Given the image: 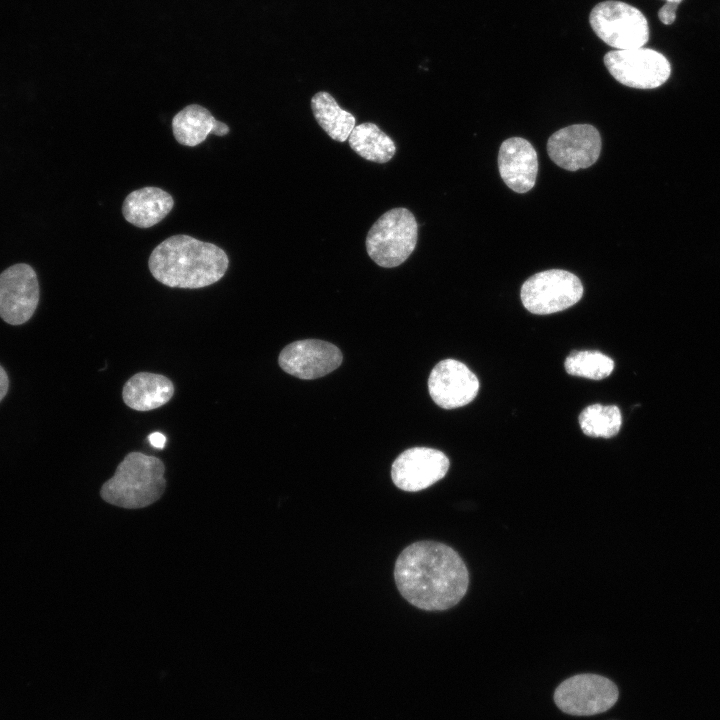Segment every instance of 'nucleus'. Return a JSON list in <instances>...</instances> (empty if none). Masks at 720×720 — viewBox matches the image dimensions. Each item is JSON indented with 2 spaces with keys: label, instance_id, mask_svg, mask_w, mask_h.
I'll return each instance as SVG.
<instances>
[{
  "label": "nucleus",
  "instance_id": "9",
  "mask_svg": "<svg viewBox=\"0 0 720 720\" xmlns=\"http://www.w3.org/2000/svg\"><path fill=\"white\" fill-rule=\"evenodd\" d=\"M39 303V283L34 269L14 264L0 274V318L10 325L26 323Z\"/></svg>",
  "mask_w": 720,
  "mask_h": 720
},
{
  "label": "nucleus",
  "instance_id": "13",
  "mask_svg": "<svg viewBox=\"0 0 720 720\" xmlns=\"http://www.w3.org/2000/svg\"><path fill=\"white\" fill-rule=\"evenodd\" d=\"M479 380L462 362L455 359L440 361L431 371L428 390L432 400L441 408L454 409L469 404L479 391Z\"/></svg>",
  "mask_w": 720,
  "mask_h": 720
},
{
  "label": "nucleus",
  "instance_id": "24",
  "mask_svg": "<svg viewBox=\"0 0 720 720\" xmlns=\"http://www.w3.org/2000/svg\"><path fill=\"white\" fill-rule=\"evenodd\" d=\"M150 444L157 448L163 449L166 444V437L160 432H153L148 436Z\"/></svg>",
  "mask_w": 720,
  "mask_h": 720
},
{
  "label": "nucleus",
  "instance_id": "3",
  "mask_svg": "<svg viewBox=\"0 0 720 720\" xmlns=\"http://www.w3.org/2000/svg\"><path fill=\"white\" fill-rule=\"evenodd\" d=\"M165 466L155 457L141 452L127 454L114 475L101 488L106 502L127 509L147 507L164 493Z\"/></svg>",
  "mask_w": 720,
  "mask_h": 720
},
{
  "label": "nucleus",
  "instance_id": "11",
  "mask_svg": "<svg viewBox=\"0 0 720 720\" xmlns=\"http://www.w3.org/2000/svg\"><path fill=\"white\" fill-rule=\"evenodd\" d=\"M449 469V459L440 450L413 447L403 451L392 463L391 478L401 490L417 492L441 480Z\"/></svg>",
  "mask_w": 720,
  "mask_h": 720
},
{
  "label": "nucleus",
  "instance_id": "21",
  "mask_svg": "<svg viewBox=\"0 0 720 720\" xmlns=\"http://www.w3.org/2000/svg\"><path fill=\"white\" fill-rule=\"evenodd\" d=\"M568 374L601 380L608 377L614 369V361L599 351H574L565 360Z\"/></svg>",
  "mask_w": 720,
  "mask_h": 720
},
{
  "label": "nucleus",
  "instance_id": "1",
  "mask_svg": "<svg viewBox=\"0 0 720 720\" xmlns=\"http://www.w3.org/2000/svg\"><path fill=\"white\" fill-rule=\"evenodd\" d=\"M394 579L400 594L410 604L427 611L455 606L469 585V573L460 555L435 541L407 546L395 562Z\"/></svg>",
  "mask_w": 720,
  "mask_h": 720
},
{
  "label": "nucleus",
  "instance_id": "15",
  "mask_svg": "<svg viewBox=\"0 0 720 720\" xmlns=\"http://www.w3.org/2000/svg\"><path fill=\"white\" fill-rule=\"evenodd\" d=\"M174 205L172 196L158 187H144L132 191L122 205L124 218L139 228H149L159 223Z\"/></svg>",
  "mask_w": 720,
  "mask_h": 720
},
{
  "label": "nucleus",
  "instance_id": "20",
  "mask_svg": "<svg viewBox=\"0 0 720 720\" xmlns=\"http://www.w3.org/2000/svg\"><path fill=\"white\" fill-rule=\"evenodd\" d=\"M579 424L587 436L611 438L619 432L622 416L615 405L593 404L580 413Z\"/></svg>",
  "mask_w": 720,
  "mask_h": 720
},
{
  "label": "nucleus",
  "instance_id": "16",
  "mask_svg": "<svg viewBox=\"0 0 720 720\" xmlns=\"http://www.w3.org/2000/svg\"><path fill=\"white\" fill-rule=\"evenodd\" d=\"M174 385L166 376L139 372L133 375L123 386L124 403L136 411H149L159 408L172 398Z\"/></svg>",
  "mask_w": 720,
  "mask_h": 720
},
{
  "label": "nucleus",
  "instance_id": "6",
  "mask_svg": "<svg viewBox=\"0 0 720 720\" xmlns=\"http://www.w3.org/2000/svg\"><path fill=\"white\" fill-rule=\"evenodd\" d=\"M583 295L580 279L561 269L541 271L528 278L521 288V300L531 313L546 315L576 304Z\"/></svg>",
  "mask_w": 720,
  "mask_h": 720
},
{
  "label": "nucleus",
  "instance_id": "7",
  "mask_svg": "<svg viewBox=\"0 0 720 720\" xmlns=\"http://www.w3.org/2000/svg\"><path fill=\"white\" fill-rule=\"evenodd\" d=\"M604 64L619 83L637 89L657 88L671 74L667 58L650 48L609 51L604 56Z\"/></svg>",
  "mask_w": 720,
  "mask_h": 720
},
{
  "label": "nucleus",
  "instance_id": "14",
  "mask_svg": "<svg viewBox=\"0 0 720 720\" xmlns=\"http://www.w3.org/2000/svg\"><path fill=\"white\" fill-rule=\"evenodd\" d=\"M498 169L502 180L511 190L528 192L534 187L538 173L536 150L524 138H508L499 149Z\"/></svg>",
  "mask_w": 720,
  "mask_h": 720
},
{
  "label": "nucleus",
  "instance_id": "17",
  "mask_svg": "<svg viewBox=\"0 0 720 720\" xmlns=\"http://www.w3.org/2000/svg\"><path fill=\"white\" fill-rule=\"evenodd\" d=\"M172 131L180 144L193 147L202 143L210 133L216 136L226 135L229 127L218 121L203 106L191 104L173 117Z\"/></svg>",
  "mask_w": 720,
  "mask_h": 720
},
{
  "label": "nucleus",
  "instance_id": "12",
  "mask_svg": "<svg viewBox=\"0 0 720 720\" xmlns=\"http://www.w3.org/2000/svg\"><path fill=\"white\" fill-rule=\"evenodd\" d=\"M342 353L334 344L306 339L292 342L279 354L278 363L288 374L300 379H316L337 369Z\"/></svg>",
  "mask_w": 720,
  "mask_h": 720
},
{
  "label": "nucleus",
  "instance_id": "2",
  "mask_svg": "<svg viewBox=\"0 0 720 720\" xmlns=\"http://www.w3.org/2000/svg\"><path fill=\"white\" fill-rule=\"evenodd\" d=\"M229 259L223 249L188 235H173L152 251L148 266L152 276L173 288L197 289L219 281Z\"/></svg>",
  "mask_w": 720,
  "mask_h": 720
},
{
  "label": "nucleus",
  "instance_id": "8",
  "mask_svg": "<svg viewBox=\"0 0 720 720\" xmlns=\"http://www.w3.org/2000/svg\"><path fill=\"white\" fill-rule=\"evenodd\" d=\"M618 696V688L611 680L584 673L564 680L554 692V701L566 714L590 716L609 710Z\"/></svg>",
  "mask_w": 720,
  "mask_h": 720
},
{
  "label": "nucleus",
  "instance_id": "5",
  "mask_svg": "<svg viewBox=\"0 0 720 720\" xmlns=\"http://www.w3.org/2000/svg\"><path fill=\"white\" fill-rule=\"evenodd\" d=\"M595 34L615 50L643 47L649 40V25L636 7L618 0L595 5L589 15Z\"/></svg>",
  "mask_w": 720,
  "mask_h": 720
},
{
  "label": "nucleus",
  "instance_id": "10",
  "mask_svg": "<svg viewBox=\"0 0 720 720\" xmlns=\"http://www.w3.org/2000/svg\"><path fill=\"white\" fill-rule=\"evenodd\" d=\"M547 152L550 159L565 170L576 171L588 168L600 155L601 137L592 125H571L550 136Z\"/></svg>",
  "mask_w": 720,
  "mask_h": 720
},
{
  "label": "nucleus",
  "instance_id": "25",
  "mask_svg": "<svg viewBox=\"0 0 720 720\" xmlns=\"http://www.w3.org/2000/svg\"><path fill=\"white\" fill-rule=\"evenodd\" d=\"M665 4L678 6L683 0H665Z\"/></svg>",
  "mask_w": 720,
  "mask_h": 720
},
{
  "label": "nucleus",
  "instance_id": "19",
  "mask_svg": "<svg viewBox=\"0 0 720 720\" xmlns=\"http://www.w3.org/2000/svg\"><path fill=\"white\" fill-rule=\"evenodd\" d=\"M348 142L359 156L379 164L391 160L396 152L392 138L371 122L355 126L348 137Z\"/></svg>",
  "mask_w": 720,
  "mask_h": 720
},
{
  "label": "nucleus",
  "instance_id": "22",
  "mask_svg": "<svg viewBox=\"0 0 720 720\" xmlns=\"http://www.w3.org/2000/svg\"><path fill=\"white\" fill-rule=\"evenodd\" d=\"M677 8L678 6L675 5L664 4L658 11L659 20L665 25H670L674 23V21L676 20Z\"/></svg>",
  "mask_w": 720,
  "mask_h": 720
},
{
  "label": "nucleus",
  "instance_id": "23",
  "mask_svg": "<svg viewBox=\"0 0 720 720\" xmlns=\"http://www.w3.org/2000/svg\"><path fill=\"white\" fill-rule=\"evenodd\" d=\"M9 389V378L6 370L0 365V402L6 396Z\"/></svg>",
  "mask_w": 720,
  "mask_h": 720
},
{
  "label": "nucleus",
  "instance_id": "4",
  "mask_svg": "<svg viewBox=\"0 0 720 720\" xmlns=\"http://www.w3.org/2000/svg\"><path fill=\"white\" fill-rule=\"evenodd\" d=\"M418 224L414 214L396 207L382 214L369 229L366 251L379 266L393 268L405 262L414 251Z\"/></svg>",
  "mask_w": 720,
  "mask_h": 720
},
{
  "label": "nucleus",
  "instance_id": "18",
  "mask_svg": "<svg viewBox=\"0 0 720 720\" xmlns=\"http://www.w3.org/2000/svg\"><path fill=\"white\" fill-rule=\"evenodd\" d=\"M311 109L319 126L331 139L338 142L348 139L356 119L352 113L342 109L330 93H316L311 98Z\"/></svg>",
  "mask_w": 720,
  "mask_h": 720
}]
</instances>
